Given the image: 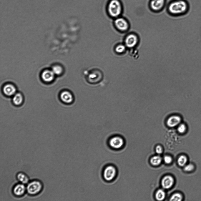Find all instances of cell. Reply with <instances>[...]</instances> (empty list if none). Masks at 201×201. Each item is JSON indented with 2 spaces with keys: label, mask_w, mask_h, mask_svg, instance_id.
<instances>
[{
  "label": "cell",
  "mask_w": 201,
  "mask_h": 201,
  "mask_svg": "<svg viewBox=\"0 0 201 201\" xmlns=\"http://www.w3.org/2000/svg\"><path fill=\"white\" fill-rule=\"evenodd\" d=\"M189 7L186 0H172L168 4L167 10L170 14L180 16L186 14L189 11Z\"/></svg>",
  "instance_id": "6da1fadb"
},
{
  "label": "cell",
  "mask_w": 201,
  "mask_h": 201,
  "mask_svg": "<svg viewBox=\"0 0 201 201\" xmlns=\"http://www.w3.org/2000/svg\"><path fill=\"white\" fill-rule=\"evenodd\" d=\"M106 10L108 14L113 18H117L123 12L124 6L121 0H109L107 4Z\"/></svg>",
  "instance_id": "7a4b0ae2"
},
{
  "label": "cell",
  "mask_w": 201,
  "mask_h": 201,
  "mask_svg": "<svg viewBox=\"0 0 201 201\" xmlns=\"http://www.w3.org/2000/svg\"><path fill=\"white\" fill-rule=\"evenodd\" d=\"M43 185L39 181L33 180L29 182L26 186V192L31 195H36L42 190Z\"/></svg>",
  "instance_id": "3957f363"
},
{
  "label": "cell",
  "mask_w": 201,
  "mask_h": 201,
  "mask_svg": "<svg viewBox=\"0 0 201 201\" xmlns=\"http://www.w3.org/2000/svg\"><path fill=\"white\" fill-rule=\"evenodd\" d=\"M117 170L115 167L112 165H109L104 168L102 173L103 178L107 182H110L115 177Z\"/></svg>",
  "instance_id": "277c9868"
},
{
  "label": "cell",
  "mask_w": 201,
  "mask_h": 201,
  "mask_svg": "<svg viewBox=\"0 0 201 201\" xmlns=\"http://www.w3.org/2000/svg\"><path fill=\"white\" fill-rule=\"evenodd\" d=\"M166 2V0H149V8L153 12H160L164 9Z\"/></svg>",
  "instance_id": "5b68a950"
},
{
  "label": "cell",
  "mask_w": 201,
  "mask_h": 201,
  "mask_svg": "<svg viewBox=\"0 0 201 201\" xmlns=\"http://www.w3.org/2000/svg\"><path fill=\"white\" fill-rule=\"evenodd\" d=\"M124 142L121 137L115 136L111 138L109 140L108 144L112 148L117 149H120L123 146Z\"/></svg>",
  "instance_id": "8992f818"
},
{
  "label": "cell",
  "mask_w": 201,
  "mask_h": 201,
  "mask_svg": "<svg viewBox=\"0 0 201 201\" xmlns=\"http://www.w3.org/2000/svg\"><path fill=\"white\" fill-rule=\"evenodd\" d=\"M181 117L177 115H173L170 116L167 119L166 124L169 127L173 128L177 127L181 123Z\"/></svg>",
  "instance_id": "52a82bcc"
},
{
  "label": "cell",
  "mask_w": 201,
  "mask_h": 201,
  "mask_svg": "<svg viewBox=\"0 0 201 201\" xmlns=\"http://www.w3.org/2000/svg\"><path fill=\"white\" fill-rule=\"evenodd\" d=\"M114 23L117 27L121 31H126L129 27V24L127 20L120 16L115 18Z\"/></svg>",
  "instance_id": "ba28073f"
},
{
  "label": "cell",
  "mask_w": 201,
  "mask_h": 201,
  "mask_svg": "<svg viewBox=\"0 0 201 201\" xmlns=\"http://www.w3.org/2000/svg\"><path fill=\"white\" fill-rule=\"evenodd\" d=\"M26 192V187L25 186V184L21 183L15 185L13 189V194L17 197L22 196Z\"/></svg>",
  "instance_id": "9c48e42d"
},
{
  "label": "cell",
  "mask_w": 201,
  "mask_h": 201,
  "mask_svg": "<svg viewBox=\"0 0 201 201\" xmlns=\"http://www.w3.org/2000/svg\"><path fill=\"white\" fill-rule=\"evenodd\" d=\"M138 41V38L137 36L134 34H130L126 37L125 44L127 47L132 48L135 46Z\"/></svg>",
  "instance_id": "30bf717a"
},
{
  "label": "cell",
  "mask_w": 201,
  "mask_h": 201,
  "mask_svg": "<svg viewBox=\"0 0 201 201\" xmlns=\"http://www.w3.org/2000/svg\"><path fill=\"white\" fill-rule=\"evenodd\" d=\"M62 100L67 104H70L74 100V97L70 92L66 91L62 92L60 95Z\"/></svg>",
  "instance_id": "8fae6325"
},
{
  "label": "cell",
  "mask_w": 201,
  "mask_h": 201,
  "mask_svg": "<svg viewBox=\"0 0 201 201\" xmlns=\"http://www.w3.org/2000/svg\"><path fill=\"white\" fill-rule=\"evenodd\" d=\"M174 179L172 177L170 176L165 177L162 181V187L165 189L170 188L174 183Z\"/></svg>",
  "instance_id": "7c38bea8"
},
{
  "label": "cell",
  "mask_w": 201,
  "mask_h": 201,
  "mask_svg": "<svg viewBox=\"0 0 201 201\" xmlns=\"http://www.w3.org/2000/svg\"><path fill=\"white\" fill-rule=\"evenodd\" d=\"M54 75V74L52 70H46L42 72L41 77L44 81L49 82L53 79Z\"/></svg>",
  "instance_id": "4fadbf2b"
},
{
  "label": "cell",
  "mask_w": 201,
  "mask_h": 201,
  "mask_svg": "<svg viewBox=\"0 0 201 201\" xmlns=\"http://www.w3.org/2000/svg\"><path fill=\"white\" fill-rule=\"evenodd\" d=\"M3 91L6 95L11 96L14 94L16 91L15 87L11 84L6 85L4 87Z\"/></svg>",
  "instance_id": "5bb4252c"
},
{
  "label": "cell",
  "mask_w": 201,
  "mask_h": 201,
  "mask_svg": "<svg viewBox=\"0 0 201 201\" xmlns=\"http://www.w3.org/2000/svg\"><path fill=\"white\" fill-rule=\"evenodd\" d=\"M16 178L19 182L24 184H27L29 182V178L28 176L25 173L20 172L16 175Z\"/></svg>",
  "instance_id": "9a60e30c"
},
{
  "label": "cell",
  "mask_w": 201,
  "mask_h": 201,
  "mask_svg": "<svg viewBox=\"0 0 201 201\" xmlns=\"http://www.w3.org/2000/svg\"><path fill=\"white\" fill-rule=\"evenodd\" d=\"M165 194L164 191L162 189L157 190L156 193L155 197L157 200L161 201L163 200L165 197Z\"/></svg>",
  "instance_id": "2e32d148"
},
{
  "label": "cell",
  "mask_w": 201,
  "mask_h": 201,
  "mask_svg": "<svg viewBox=\"0 0 201 201\" xmlns=\"http://www.w3.org/2000/svg\"><path fill=\"white\" fill-rule=\"evenodd\" d=\"M23 100V97L19 93L16 94L13 98V101L16 105H19L21 103Z\"/></svg>",
  "instance_id": "e0dca14e"
},
{
  "label": "cell",
  "mask_w": 201,
  "mask_h": 201,
  "mask_svg": "<svg viewBox=\"0 0 201 201\" xmlns=\"http://www.w3.org/2000/svg\"><path fill=\"white\" fill-rule=\"evenodd\" d=\"M162 161L161 158L159 156H155L152 157L150 160V162L155 166L159 165Z\"/></svg>",
  "instance_id": "ac0fdd59"
},
{
  "label": "cell",
  "mask_w": 201,
  "mask_h": 201,
  "mask_svg": "<svg viewBox=\"0 0 201 201\" xmlns=\"http://www.w3.org/2000/svg\"><path fill=\"white\" fill-rule=\"evenodd\" d=\"M187 128V126L185 124L181 123L177 126V130L180 134H184L186 132Z\"/></svg>",
  "instance_id": "d6986e66"
},
{
  "label": "cell",
  "mask_w": 201,
  "mask_h": 201,
  "mask_svg": "<svg viewBox=\"0 0 201 201\" xmlns=\"http://www.w3.org/2000/svg\"><path fill=\"white\" fill-rule=\"evenodd\" d=\"M187 161V157L184 155L180 156L177 160L178 165L181 166H183L185 165Z\"/></svg>",
  "instance_id": "ffe728a7"
},
{
  "label": "cell",
  "mask_w": 201,
  "mask_h": 201,
  "mask_svg": "<svg viewBox=\"0 0 201 201\" xmlns=\"http://www.w3.org/2000/svg\"><path fill=\"white\" fill-rule=\"evenodd\" d=\"M52 71L54 74L59 75L62 73V68L60 66L56 65L52 67Z\"/></svg>",
  "instance_id": "44dd1931"
},
{
  "label": "cell",
  "mask_w": 201,
  "mask_h": 201,
  "mask_svg": "<svg viewBox=\"0 0 201 201\" xmlns=\"http://www.w3.org/2000/svg\"><path fill=\"white\" fill-rule=\"evenodd\" d=\"M182 199V196L179 193L173 194L170 198V200L172 201H180Z\"/></svg>",
  "instance_id": "7402d4cb"
},
{
  "label": "cell",
  "mask_w": 201,
  "mask_h": 201,
  "mask_svg": "<svg viewBox=\"0 0 201 201\" xmlns=\"http://www.w3.org/2000/svg\"><path fill=\"white\" fill-rule=\"evenodd\" d=\"M125 49V47L123 45H119L116 48V51L118 53H122L123 52Z\"/></svg>",
  "instance_id": "603a6c76"
},
{
  "label": "cell",
  "mask_w": 201,
  "mask_h": 201,
  "mask_svg": "<svg viewBox=\"0 0 201 201\" xmlns=\"http://www.w3.org/2000/svg\"><path fill=\"white\" fill-rule=\"evenodd\" d=\"M194 169V165L192 164H189L185 165L184 168L185 171L190 172L192 171Z\"/></svg>",
  "instance_id": "cb8c5ba5"
},
{
  "label": "cell",
  "mask_w": 201,
  "mask_h": 201,
  "mask_svg": "<svg viewBox=\"0 0 201 201\" xmlns=\"http://www.w3.org/2000/svg\"><path fill=\"white\" fill-rule=\"evenodd\" d=\"M164 162L166 164H170L172 161V158L170 156H166L164 158Z\"/></svg>",
  "instance_id": "d4e9b609"
},
{
  "label": "cell",
  "mask_w": 201,
  "mask_h": 201,
  "mask_svg": "<svg viewBox=\"0 0 201 201\" xmlns=\"http://www.w3.org/2000/svg\"><path fill=\"white\" fill-rule=\"evenodd\" d=\"M156 151L158 154H160L162 152V147L159 145L157 146L156 148Z\"/></svg>",
  "instance_id": "484cf974"
}]
</instances>
